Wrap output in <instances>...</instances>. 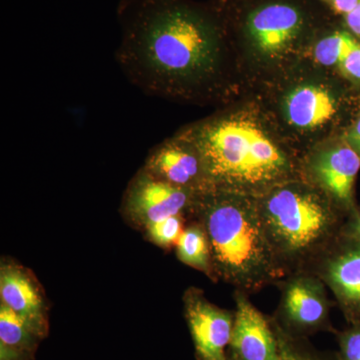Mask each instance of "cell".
Wrapping results in <instances>:
<instances>
[{
    "label": "cell",
    "mask_w": 360,
    "mask_h": 360,
    "mask_svg": "<svg viewBox=\"0 0 360 360\" xmlns=\"http://www.w3.org/2000/svg\"><path fill=\"white\" fill-rule=\"evenodd\" d=\"M338 343L336 360H360V321L348 324L343 330L333 333Z\"/></svg>",
    "instance_id": "obj_20"
},
{
    "label": "cell",
    "mask_w": 360,
    "mask_h": 360,
    "mask_svg": "<svg viewBox=\"0 0 360 360\" xmlns=\"http://www.w3.org/2000/svg\"><path fill=\"white\" fill-rule=\"evenodd\" d=\"M341 234L350 236V238L360 239V207H359V206H357L356 210L345 219Z\"/></svg>",
    "instance_id": "obj_22"
},
{
    "label": "cell",
    "mask_w": 360,
    "mask_h": 360,
    "mask_svg": "<svg viewBox=\"0 0 360 360\" xmlns=\"http://www.w3.org/2000/svg\"><path fill=\"white\" fill-rule=\"evenodd\" d=\"M340 66L347 77L360 80V44L354 47Z\"/></svg>",
    "instance_id": "obj_21"
},
{
    "label": "cell",
    "mask_w": 360,
    "mask_h": 360,
    "mask_svg": "<svg viewBox=\"0 0 360 360\" xmlns=\"http://www.w3.org/2000/svg\"><path fill=\"white\" fill-rule=\"evenodd\" d=\"M359 44L347 32H335L324 37L314 49L317 63L326 66L341 65Z\"/></svg>",
    "instance_id": "obj_18"
},
{
    "label": "cell",
    "mask_w": 360,
    "mask_h": 360,
    "mask_svg": "<svg viewBox=\"0 0 360 360\" xmlns=\"http://www.w3.org/2000/svg\"><path fill=\"white\" fill-rule=\"evenodd\" d=\"M360 156L347 142L315 151L302 163V179L326 194L345 217L357 208L354 186Z\"/></svg>",
    "instance_id": "obj_6"
},
{
    "label": "cell",
    "mask_w": 360,
    "mask_h": 360,
    "mask_svg": "<svg viewBox=\"0 0 360 360\" xmlns=\"http://www.w3.org/2000/svg\"><path fill=\"white\" fill-rule=\"evenodd\" d=\"M276 286L281 290V300L272 317L284 331L302 338L319 333H335L330 321L333 302L319 276L309 271L296 272Z\"/></svg>",
    "instance_id": "obj_5"
},
{
    "label": "cell",
    "mask_w": 360,
    "mask_h": 360,
    "mask_svg": "<svg viewBox=\"0 0 360 360\" xmlns=\"http://www.w3.org/2000/svg\"><path fill=\"white\" fill-rule=\"evenodd\" d=\"M338 112V101L330 90L319 85H302L285 99V116L296 129L312 130L328 124Z\"/></svg>",
    "instance_id": "obj_14"
},
{
    "label": "cell",
    "mask_w": 360,
    "mask_h": 360,
    "mask_svg": "<svg viewBox=\"0 0 360 360\" xmlns=\"http://www.w3.org/2000/svg\"><path fill=\"white\" fill-rule=\"evenodd\" d=\"M184 215H175L148 225V234L160 246L174 245L184 231Z\"/></svg>",
    "instance_id": "obj_19"
},
{
    "label": "cell",
    "mask_w": 360,
    "mask_h": 360,
    "mask_svg": "<svg viewBox=\"0 0 360 360\" xmlns=\"http://www.w3.org/2000/svg\"><path fill=\"white\" fill-rule=\"evenodd\" d=\"M277 340H278L279 360H336L335 354L319 352L309 342V338H295L284 331L274 317L270 316Z\"/></svg>",
    "instance_id": "obj_17"
},
{
    "label": "cell",
    "mask_w": 360,
    "mask_h": 360,
    "mask_svg": "<svg viewBox=\"0 0 360 360\" xmlns=\"http://www.w3.org/2000/svg\"><path fill=\"white\" fill-rule=\"evenodd\" d=\"M198 193L156 179L142 169L130 186L127 208L135 219L146 225L175 217H193Z\"/></svg>",
    "instance_id": "obj_9"
},
{
    "label": "cell",
    "mask_w": 360,
    "mask_h": 360,
    "mask_svg": "<svg viewBox=\"0 0 360 360\" xmlns=\"http://www.w3.org/2000/svg\"><path fill=\"white\" fill-rule=\"evenodd\" d=\"M39 335L22 319L2 303L0 309V360H30Z\"/></svg>",
    "instance_id": "obj_15"
},
{
    "label": "cell",
    "mask_w": 360,
    "mask_h": 360,
    "mask_svg": "<svg viewBox=\"0 0 360 360\" xmlns=\"http://www.w3.org/2000/svg\"><path fill=\"white\" fill-rule=\"evenodd\" d=\"M300 9L283 2L258 7L248 16L246 30L253 45L266 56L285 51L302 32Z\"/></svg>",
    "instance_id": "obj_12"
},
{
    "label": "cell",
    "mask_w": 360,
    "mask_h": 360,
    "mask_svg": "<svg viewBox=\"0 0 360 360\" xmlns=\"http://www.w3.org/2000/svg\"><path fill=\"white\" fill-rule=\"evenodd\" d=\"M187 132L200 153L207 191L258 198L302 179V162L245 113L217 116Z\"/></svg>",
    "instance_id": "obj_2"
},
{
    "label": "cell",
    "mask_w": 360,
    "mask_h": 360,
    "mask_svg": "<svg viewBox=\"0 0 360 360\" xmlns=\"http://www.w3.org/2000/svg\"><path fill=\"white\" fill-rule=\"evenodd\" d=\"M116 60L127 79L149 96L208 94L219 75L217 22L184 0H124Z\"/></svg>",
    "instance_id": "obj_1"
},
{
    "label": "cell",
    "mask_w": 360,
    "mask_h": 360,
    "mask_svg": "<svg viewBox=\"0 0 360 360\" xmlns=\"http://www.w3.org/2000/svg\"><path fill=\"white\" fill-rule=\"evenodd\" d=\"M193 217L207 236L213 281L250 295L285 277L265 236L257 198L203 191L196 198Z\"/></svg>",
    "instance_id": "obj_3"
},
{
    "label": "cell",
    "mask_w": 360,
    "mask_h": 360,
    "mask_svg": "<svg viewBox=\"0 0 360 360\" xmlns=\"http://www.w3.org/2000/svg\"><path fill=\"white\" fill-rule=\"evenodd\" d=\"M144 169L156 179L193 193L207 191L200 153L187 131L156 146Z\"/></svg>",
    "instance_id": "obj_11"
},
{
    "label": "cell",
    "mask_w": 360,
    "mask_h": 360,
    "mask_svg": "<svg viewBox=\"0 0 360 360\" xmlns=\"http://www.w3.org/2000/svg\"><path fill=\"white\" fill-rule=\"evenodd\" d=\"M255 198L284 276L309 271L340 236L347 219L326 194L302 179L278 184Z\"/></svg>",
    "instance_id": "obj_4"
},
{
    "label": "cell",
    "mask_w": 360,
    "mask_h": 360,
    "mask_svg": "<svg viewBox=\"0 0 360 360\" xmlns=\"http://www.w3.org/2000/svg\"><path fill=\"white\" fill-rule=\"evenodd\" d=\"M345 142H347L350 148H354L360 156V117L347 132V136L345 137Z\"/></svg>",
    "instance_id": "obj_23"
},
{
    "label": "cell",
    "mask_w": 360,
    "mask_h": 360,
    "mask_svg": "<svg viewBox=\"0 0 360 360\" xmlns=\"http://www.w3.org/2000/svg\"><path fill=\"white\" fill-rule=\"evenodd\" d=\"M175 245L180 262L205 272L213 281L210 243L200 222L194 220L186 227Z\"/></svg>",
    "instance_id": "obj_16"
},
{
    "label": "cell",
    "mask_w": 360,
    "mask_h": 360,
    "mask_svg": "<svg viewBox=\"0 0 360 360\" xmlns=\"http://www.w3.org/2000/svg\"><path fill=\"white\" fill-rule=\"evenodd\" d=\"M234 300L236 307L229 359H281L278 340L270 316L262 314L243 291H234Z\"/></svg>",
    "instance_id": "obj_10"
},
{
    "label": "cell",
    "mask_w": 360,
    "mask_h": 360,
    "mask_svg": "<svg viewBox=\"0 0 360 360\" xmlns=\"http://www.w3.org/2000/svg\"><path fill=\"white\" fill-rule=\"evenodd\" d=\"M331 7L340 14L347 15L359 4V0H326Z\"/></svg>",
    "instance_id": "obj_25"
},
{
    "label": "cell",
    "mask_w": 360,
    "mask_h": 360,
    "mask_svg": "<svg viewBox=\"0 0 360 360\" xmlns=\"http://www.w3.org/2000/svg\"><path fill=\"white\" fill-rule=\"evenodd\" d=\"M309 272L330 290L348 324L360 321V239L340 234Z\"/></svg>",
    "instance_id": "obj_7"
},
{
    "label": "cell",
    "mask_w": 360,
    "mask_h": 360,
    "mask_svg": "<svg viewBox=\"0 0 360 360\" xmlns=\"http://www.w3.org/2000/svg\"><path fill=\"white\" fill-rule=\"evenodd\" d=\"M186 317L198 360H229L234 311L219 309L201 291L191 288L184 297Z\"/></svg>",
    "instance_id": "obj_8"
},
{
    "label": "cell",
    "mask_w": 360,
    "mask_h": 360,
    "mask_svg": "<svg viewBox=\"0 0 360 360\" xmlns=\"http://www.w3.org/2000/svg\"><path fill=\"white\" fill-rule=\"evenodd\" d=\"M348 28L360 37V0L357 6L345 15Z\"/></svg>",
    "instance_id": "obj_24"
},
{
    "label": "cell",
    "mask_w": 360,
    "mask_h": 360,
    "mask_svg": "<svg viewBox=\"0 0 360 360\" xmlns=\"http://www.w3.org/2000/svg\"><path fill=\"white\" fill-rule=\"evenodd\" d=\"M0 295L4 304L20 315L40 338H44L47 322L44 302L39 288L25 272L16 267H4L0 276Z\"/></svg>",
    "instance_id": "obj_13"
}]
</instances>
